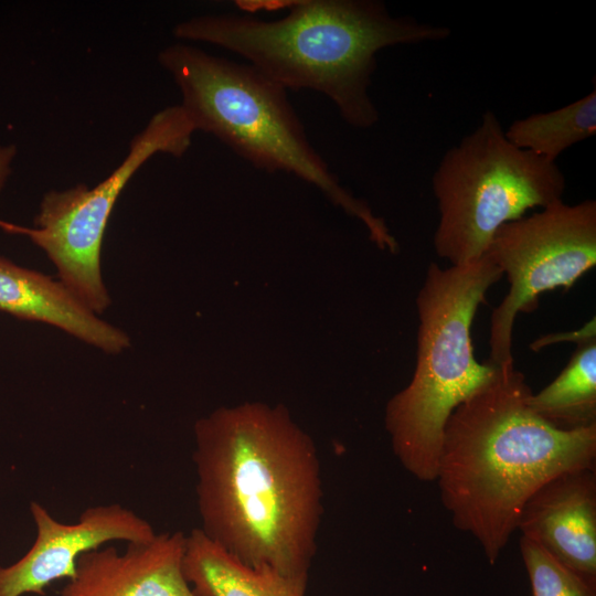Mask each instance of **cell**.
Instances as JSON below:
<instances>
[{"label": "cell", "mask_w": 596, "mask_h": 596, "mask_svg": "<svg viewBox=\"0 0 596 596\" xmlns=\"http://www.w3.org/2000/svg\"><path fill=\"white\" fill-rule=\"evenodd\" d=\"M196 129L181 105L152 116L130 142L120 166L93 189L81 183L44 194L34 227L0 222L28 236L51 259L58 280L86 308L103 313L111 304L103 281L100 255L106 226L125 185L153 155L181 157Z\"/></svg>", "instance_id": "obj_7"}, {"label": "cell", "mask_w": 596, "mask_h": 596, "mask_svg": "<svg viewBox=\"0 0 596 596\" xmlns=\"http://www.w3.org/2000/svg\"><path fill=\"white\" fill-rule=\"evenodd\" d=\"M501 270L485 255L441 268L430 263L416 297V364L409 383L391 397L384 423L402 467L419 481H435L446 424L462 402L497 374L477 361L471 327Z\"/></svg>", "instance_id": "obj_5"}, {"label": "cell", "mask_w": 596, "mask_h": 596, "mask_svg": "<svg viewBox=\"0 0 596 596\" xmlns=\"http://www.w3.org/2000/svg\"><path fill=\"white\" fill-rule=\"evenodd\" d=\"M529 405L555 428L573 430L596 426V338L579 342L560 374Z\"/></svg>", "instance_id": "obj_14"}, {"label": "cell", "mask_w": 596, "mask_h": 596, "mask_svg": "<svg viewBox=\"0 0 596 596\" xmlns=\"http://www.w3.org/2000/svg\"><path fill=\"white\" fill-rule=\"evenodd\" d=\"M200 530L241 563L308 584L323 514L312 438L283 405L220 407L194 425Z\"/></svg>", "instance_id": "obj_1"}, {"label": "cell", "mask_w": 596, "mask_h": 596, "mask_svg": "<svg viewBox=\"0 0 596 596\" xmlns=\"http://www.w3.org/2000/svg\"><path fill=\"white\" fill-rule=\"evenodd\" d=\"M515 366L462 402L444 433L436 480L454 526L470 534L493 565L517 531L526 500L546 481L596 464V426L563 430L529 405Z\"/></svg>", "instance_id": "obj_3"}, {"label": "cell", "mask_w": 596, "mask_h": 596, "mask_svg": "<svg viewBox=\"0 0 596 596\" xmlns=\"http://www.w3.org/2000/svg\"><path fill=\"white\" fill-rule=\"evenodd\" d=\"M519 546L532 596H596V586L560 563L539 544L521 536Z\"/></svg>", "instance_id": "obj_16"}, {"label": "cell", "mask_w": 596, "mask_h": 596, "mask_svg": "<svg viewBox=\"0 0 596 596\" xmlns=\"http://www.w3.org/2000/svg\"><path fill=\"white\" fill-rule=\"evenodd\" d=\"M249 13L204 14L179 22L175 38L211 43L245 57L287 89L326 95L351 127L380 119L369 94L379 51L443 41L450 30L394 17L374 0H238Z\"/></svg>", "instance_id": "obj_2"}, {"label": "cell", "mask_w": 596, "mask_h": 596, "mask_svg": "<svg viewBox=\"0 0 596 596\" xmlns=\"http://www.w3.org/2000/svg\"><path fill=\"white\" fill-rule=\"evenodd\" d=\"M183 573L195 596H306L308 586L241 563L200 528L187 535Z\"/></svg>", "instance_id": "obj_13"}, {"label": "cell", "mask_w": 596, "mask_h": 596, "mask_svg": "<svg viewBox=\"0 0 596 596\" xmlns=\"http://www.w3.org/2000/svg\"><path fill=\"white\" fill-rule=\"evenodd\" d=\"M30 512L34 543L19 561L0 566V596L43 595L54 581L72 579L85 553L113 541L146 542L157 534L146 519L119 503L89 507L74 523L56 520L35 501Z\"/></svg>", "instance_id": "obj_9"}, {"label": "cell", "mask_w": 596, "mask_h": 596, "mask_svg": "<svg viewBox=\"0 0 596 596\" xmlns=\"http://www.w3.org/2000/svg\"><path fill=\"white\" fill-rule=\"evenodd\" d=\"M485 256L505 275L509 290L490 319L489 362L514 365L512 334L519 313L539 307L546 291L571 289L596 265V201L554 202L503 224Z\"/></svg>", "instance_id": "obj_8"}, {"label": "cell", "mask_w": 596, "mask_h": 596, "mask_svg": "<svg viewBox=\"0 0 596 596\" xmlns=\"http://www.w3.org/2000/svg\"><path fill=\"white\" fill-rule=\"evenodd\" d=\"M17 156V147L12 143L0 145V191L6 185Z\"/></svg>", "instance_id": "obj_17"}, {"label": "cell", "mask_w": 596, "mask_h": 596, "mask_svg": "<svg viewBox=\"0 0 596 596\" xmlns=\"http://www.w3.org/2000/svg\"><path fill=\"white\" fill-rule=\"evenodd\" d=\"M517 530L596 586V469L565 471L542 485Z\"/></svg>", "instance_id": "obj_10"}, {"label": "cell", "mask_w": 596, "mask_h": 596, "mask_svg": "<svg viewBox=\"0 0 596 596\" xmlns=\"http://www.w3.org/2000/svg\"><path fill=\"white\" fill-rule=\"evenodd\" d=\"M515 147L555 161L596 134V91L561 108L514 120L505 130Z\"/></svg>", "instance_id": "obj_15"}, {"label": "cell", "mask_w": 596, "mask_h": 596, "mask_svg": "<svg viewBox=\"0 0 596 596\" xmlns=\"http://www.w3.org/2000/svg\"><path fill=\"white\" fill-rule=\"evenodd\" d=\"M187 535L157 533L120 552L99 547L78 558L58 596H195L183 573Z\"/></svg>", "instance_id": "obj_11"}, {"label": "cell", "mask_w": 596, "mask_h": 596, "mask_svg": "<svg viewBox=\"0 0 596 596\" xmlns=\"http://www.w3.org/2000/svg\"><path fill=\"white\" fill-rule=\"evenodd\" d=\"M565 187L555 161L515 147L497 115L485 111L480 124L445 152L432 178L437 256L451 266L480 259L503 224L563 200Z\"/></svg>", "instance_id": "obj_6"}, {"label": "cell", "mask_w": 596, "mask_h": 596, "mask_svg": "<svg viewBox=\"0 0 596 596\" xmlns=\"http://www.w3.org/2000/svg\"><path fill=\"white\" fill-rule=\"evenodd\" d=\"M182 96L196 130L215 136L236 155L269 173H291L317 187L334 205L363 223L383 251L398 252L384 220L343 188L309 142L287 91L251 64L177 43L158 56Z\"/></svg>", "instance_id": "obj_4"}, {"label": "cell", "mask_w": 596, "mask_h": 596, "mask_svg": "<svg viewBox=\"0 0 596 596\" xmlns=\"http://www.w3.org/2000/svg\"><path fill=\"white\" fill-rule=\"evenodd\" d=\"M0 311L51 324L108 354L130 345L129 337L79 302L57 279L0 256Z\"/></svg>", "instance_id": "obj_12"}]
</instances>
